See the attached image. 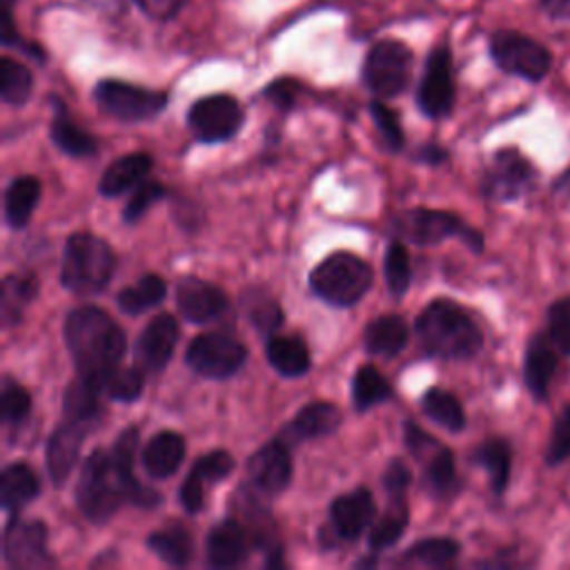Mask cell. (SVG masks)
Here are the masks:
<instances>
[{
    "label": "cell",
    "mask_w": 570,
    "mask_h": 570,
    "mask_svg": "<svg viewBox=\"0 0 570 570\" xmlns=\"http://www.w3.org/2000/svg\"><path fill=\"white\" fill-rule=\"evenodd\" d=\"M252 543L254 537L249 528L243 525L238 519L227 517L218 521L207 534V563L214 568H236L249 557Z\"/></svg>",
    "instance_id": "44dd1931"
},
{
    "label": "cell",
    "mask_w": 570,
    "mask_h": 570,
    "mask_svg": "<svg viewBox=\"0 0 570 570\" xmlns=\"http://www.w3.org/2000/svg\"><path fill=\"white\" fill-rule=\"evenodd\" d=\"M42 185L36 176H18L9 183L4 191V220L9 227L20 229L29 223L38 200H40Z\"/></svg>",
    "instance_id": "1f68e13d"
},
{
    "label": "cell",
    "mask_w": 570,
    "mask_h": 570,
    "mask_svg": "<svg viewBox=\"0 0 570 570\" xmlns=\"http://www.w3.org/2000/svg\"><path fill=\"white\" fill-rule=\"evenodd\" d=\"M62 336L76 374L105 390L107 379L120 367V358L127 350L120 325L105 309L82 305L67 314Z\"/></svg>",
    "instance_id": "6da1fadb"
},
{
    "label": "cell",
    "mask_w": 570,
    "mask_h": 570,
    "mask_svg": "<svg viewBox=\"0 0 570 570\" xmlns=\"http://www.w3.org/2000/svg\"><path fill=\"white\" fill-rule=\"evenodd\" d=\"M178 341V323L171 314H156L138 334L134 356L145 374H158L169 363Z\"/></svg>",
    "instance_id": "e0dca14e"
},
{
    "label": "cell",
    "mask_w": 570,
    "mask_h": 570,
    "mask_svg": "<svg viewBox=\"0 0 570 570\" xmlns=\"http://www.w3.org/2000/svg\"><path fill=\"white\" fill-rule=\"evenodd\" d=\"M370 114H372V120L381 134V138L385 140V145L392 149V151H399L405 142V136H403V129H401V120H399V114L394 109H390L385 102L381 100H372L370 102Z\"/></svg>",
    "instance_id": "681fc988"
},
{
    "label": "cell",
    "mask_w": 570,
    "mask_h": 570,
    "mask_svg": "<svg viewBox=\"0 0 570 570\" xmlns=\"http://www.w3.org/2000/svg\"><path fill=\"white\" fill-rule=\"evenodd\" d=\"M33 89V76L27 65L4 56L0 60V98L11 107H20L29 100Z\"/></svg>",
    "instance_id": "b9f144b4"
},
{
    "label": "cell",
    "mask_w": 570,
    "mask_h": 570,
    "mask_svg": "<svg viewBox=\"0 0 570 570\" xmlns=\"http://www.w3.org/2000/svg\"><path fill=\"white\" fill-rule=\"evenodd\" d=\"M232 470H234V456L225 450H214V452H207V454L198 456L196 463L191 465V470L187 472L180 490H178L180 505L191 514L198 512L205 503L207 485L218 483Z\"/></svg>",
    "instance_id": "7402d4cb"
},
{
    "label": "cell",
    "mask_w": 570,
    "mask_h": 570,
    "mask_svg": "<svg viewBox=\"0 0 570 570\" xmlns=\"http://www.w3.org/2000/svg\"><path fill=\"white\" fill-rule=\"evenodd\" d=\"M392 399V385L387 379L370 363L356 367L352 376V405L356 412H367Z\"/></svg>",
    "instance_id": "ab89813d"
},
{
    "label": "cell",
    "mask_w": 570,
    "mask_h": 570,
    "mask_svg": "<svg viewBox=\"0 0 570 570\" xmlns=\"http://www.w3.org/2000/svg\"><path fill=\"white\" fill-rule=\"evenodd\" d=\"M165 296H167L165 278L158 274H145L129 287L120 289L116 296V303H118L120 312L136 316V314H142V312L160 305L165 301Z\"/></svg>",
    "instance_id": "8d00e7d4"
},
{
    "label": "cell",
    "mask_w": 570,
    "mask_h": 570,
    "mask_svg": "<svg viewBox=\"0 0 570 570\" xmlns=\"http://www.w3.org/2000/svg\"><path fill=\"white\" fill-rule=\"evenodd\" d=\"M559 354L561 352L557 350L548 332L546 334L539 332L528 341L525 356H523V383L537 401L548 399L550 383L559 367Z\"/></svg>",
    "instance_id": "603a6c76"
},
{
    "label": "cell",
    "mask_w": 570,
    "mask_h": 570,
    "mask_svg": "<svg viewBox=\"0 0 570 570\" xmlns=\"http://www.w3.org/2000/svg\"><path fill=\"white\" fill-rule=\"evenodd\" d=\"M0 419L4 428H20L27 416L31 414V396L29 392L13 381L11 376L2 379V390H0Z\"/></svg>",
    "instance_id": "ee69618b"
},
{
    "label": "cell",
    "mask_w": 570,
    "mask_h": 570,
    "mask_svg": "<svg viewBox=\"0 0 570 570\" xmlns=\"http://www.w3.org/2000/svg\"><path fill=\"white\" fill-rule=\"evenodd\" d=\"M383 274H385V283L392 296H403L410 287V278H412V269H410V256L407 249L401 240H392L385 249V258H383Z\"/></svg>",
    "instance_id": "f6af8a7d"
},
{
    "label": "cell",
    "mask_w": 570,
    "mask_h": 570,
    "mask_svg": "<svg viewBox=\"0 0 570 570\" xmlns=\"http://www.w3.org/2000/svg\"><path fill=\"white\" fill-rule=\"evenodd\" d=\"M370 285V265L352 252H334L309 272L312 292L334 307H350L358 303Z\"/></svg>",
    "instance_id": "5b68a950"
},
{
    "label": "cell",
    "mask_w": 570,
    "mask_h": 570,
    "mask_svg": "<svg viewBox=\"0 0 570 570\" xmlns=\"http://www.w3.org/2000/svg\"><path fill=\"white\" fill-rule=\"evenodd\" d=\"M537 183V171L530 160L514 147L499 149L481 180V191L485 198L497 203H512L525 196Z\"/></svg>",
    "instance_id": "8fae6325"
},
{
    "label": "cell",
    "mask_w": 570,
    "mask_h": 570,
    "mask_svg": "<svg viewBox=\"0 0 570 570\" xmlns=\"http://www.w3.org/2000/svg\"><path fill=\"white\" fill-rule=\"evenodd\" d=\"M445 158H448V151L441 149V147H436V145H425V147L419 151V160H423V163L436 165V163H443Z\"/></svg>",
    "instance_id": "6f0895ef"
},
{
    "label": "cell",
    "mask_w": 570,
    "mask_h": 570,
    "mask_svg": "<svg viewBox=\"0 0 570 570\" xmlns=\"http://www.w3.org/2000/svg\"><path fill=\"white\" fill-rule=\"evenodd\" d=\"M94 100L102 114L120 122H142L158 116L167 105V94L138 87L125 80L105 78L94 87Z\"/></svg>",
    "instance_id": "9c48e42d"
},
{
    "label": "cell",
    "mask_w": 570,
    "mask_h": 570,
    "mask_svg": "<svg viewBox=\"0 0 570 570\" xmlns=\"http://www.w3.org/2000/svg\"><path fill=\"white\" fill-rule=\"evenodd\" d=\"M394 234L414 245H436L445 238L463 240L472 252L483 249V236L465 225L456 214L443 209L414 207L394 218Z\"/></svg>",
    "instance_id": "8992f818"
},
{
    "label": "cell",
    "mask_w": 570,
    "mask_h": 570,
    "mask_svg": "<svg viewBox=\"0 0 570 570\" xmlns=\"http://www.w3.org/2000/svg\"><path fill=\"white\" fill-rule=\"evenodd\" d=\"M140 443V434L136 428H127L118 434V439L114 441L109 454L118 474V481L127 494V501L138 505V508H156L163 501V494H158L156 490L142 485L136 474H134V456Z\"/></svg>",
    "instance_id": "ffe728a7"
},
{
    "label": "cell",
    "mask_w": 570,
    "mask_h": 570,
    "mask_svg": "<svg viewBox=\"0 0 570 570\" xmlns=\"http://www.w3.org/2000/svg\"><path fill=\"white\" fill-rule=\"evenodd\" d=\"M122 503L129 501L118 481L111 454L105 450H94L85 459L76 483L78 510L87 521L105 523L120 510Z\"/></svg>",
    "instance_id": "277c9868"
},
{
    "label": "cell",
    "mask_w": 570,
    "mask_h": 570,
    "mask_svg": "<svg viewBox=\"0 0 570 570\" xmlns=\"http://www.w3.org/2000/svg\"><path fill=\"white\" fill-rule=\"evenodd\" d=\"M147 548L167 566L183 568L191 559L194 539L183 523H169L147 537Z\"/></svg>",
    "instance_id": "4dcf8cb0"
},
{
    "label": "cell",
    "mask_w": 570,
    "mask_h": 570,
    "mask_svg": "<svg viewBox=\"0 0 570 570\" xmlns=\"http://www.w3.org/2000/svg\"><path fill=\"white\" fill-rule=\"evenodd\" d=\"M289 448L281 436L267 441L261 445L249 459H247V476L252 488L272 499L281 494L289 481H292V454Z\"/></svg>",
    "instance_id": "2e32d148"
},
{
    "label": "cell",
    "mask_w": 570,
    "mask_h": 570,
    "mask_svg": "<svg viewBox=\"0 0 570 570\" xmlns=\"http://www.w3.org/2000/svg\"><path fill=\"white\" fill-rule=\"evenodd\" d=\"M40 492L38 474L22 461L9 463L0 472V505L11 517L31 503Z\"/></svg>",
    "instance_id": "4316f807"
},
{
    "label": "cell",
    "mask_w": 570,
    "mask_h": 570,
    "mask_svg": "<svg viewBox=\"0 0 570 570\" xmlns=\"http://www.w3.org/2000/svg\"><path fill=\"white\" fill-rule=\"evenodd\" d=\"M410 481H412L410 468L401 459L390 461V465H387V470L383 474V488H385L387 497L405 494V490L410 488Z\"/></svg>",
    "instance_id": "f5cc1de1"
},
{
    "label": "cell",
    "mask_w": 570,
    "mask_h": 570,
    "mask_svg": "<svg viewBox=\"0 0 570 570\" xmlns=\"http://www.w3.org/2000/svg\"><path fill=\"white\" fill-rule=\"evenodd\" d=\"M454 71L452 51L448 45L434 47L423 67V76L416 89V105L428 118H445L454 107Z\"/></svg>",
    "instance_id": "4fadbf2b"
},
{
    "label": "cell",
    "mask_w": 570,
    "mask_h": 570,
    "mask_svg": "<svg viewBox=\"0 0 570 570\" xmlns=\"http://www.w3.org/2000/svg\"><path fill=\"white\" fill-rule=\"evenodd\" d=\"M421 407L425 412L428 419H432L436 425L450 430V432H459L465 428V412L461 401L441 387H430L423 396H421Z\"/></svg>",
    "instance_id": "60d3db41"
},
{
    "label": "cell",
    "mask_w": 570,
    "mask_h": 570,
    "mask_svg": "<svg viewBox=\"0 0 570 570\" xmlns=\"http://www.w3.org/2000/svg\"><path fill=\"white\" fill-rule=\"evenodd\" d=\"M2 552L9 568L33 570L53 563L47 550V525L38 519H20L11 514L4 525Z\"/></svg>",
    "instance_id": "9a60e30c"
},
{
    "label": "cell",
    "mask_w": 570,
    "mask_h": 570,
    "mask_svg": "<svg viewBox=\"0 0 570 570\" xmlns=\"http://www.w3.org/2000/svg\"><path fill=\"white\" fill-rule=\"evenodd\" d=\"M183 459H185V439L171 430H163L154 434L140 452L142 468L154 479L171 476L180 468Z\"/></svg>",
    "instance_id": "484cf974"
},
{
    "label": "cell",
    "mask_w": 570,
    "mask_h": 570,
    "mask_svg": "<svg viewBox=\"0 0 570 570\" xmlns=\"http://www.w3.org/2000/svg\"><path fill=\"white\" fill-rule=\"evenodd\" d=\"M267 363L287 379L303 376L309 370V350L298 336H272L265 345Z\"/></svg>",
    "instance_id": "f546056e"
},
{
    "label": "cell",
    "mask_w": 570,
    "mask_h": 570,
    "mask_svg": "<svg viewBox=\"0 0 570 570\" xmlns=\"http://www.w3.org/2000/svg\"><path fill=\"white\" fill-rule=\"evenodd\" d=\"M301 82L296 80V78H287V76H283V78H276V80H272L267 87H265V98L276 107V109H281V111H289L294 105H296V100H298V96H301Z\"/></svg>",
    "instance_id": "816d5d0a"
},
{
    "label": "cell",
    "mask_w": 570,
    "mask_h": 570,
    "mask_svg": "<svg viewBox=\"0 0 570 570\" xmlns=\"http://www.w3.org/2000/svg\"><path fill=\"white\" fill-rule=\"evenodd\" d=\"M142 385H145V372L138 365H134V367H118L107 379L105 394L109 399H114V401L129 403V401H136L142 394Z\"/></svg>",
    "instance_id": "bcb514c9"
},
{
    "label": "cell",
    "mask_w": 570,
    "mask_h": 570,
    "mask_svg": "<svg viewBox=\"0 0 570 570\" xmlns=\"http://www.w3.org/2000/svg\"><path fill=\"white\" fill-rule=\"evenodd\" d=\"M407 521H410V510L405 503V494L390 497L385 512L370 528V537H367L370 550L381 552V550L394 546L401 539V534L405 532Z\"/></svg>",
    "instance_id": "d590c367"
},
{
    "label": "cell",
    "mask_w": 570,
    "mask_h": 570,
    "mask_svg": "<svg viewBox=\"0 0 570 570\" xmlns=\"http://www.w3.org/2000/svg\"><path fill=\"white\" fill-rule=\"evenodd\" d=\"M176 307L185 321L203 325L223 316L229 307V298L214 283L196 276H183L176 285Z\"/></svg>",
    "instance_id": "ac0fdd59"
},
{
    "label": "cell",
    "mask_w": 570,
    "mask_h": 570,
    "mask_svg": "<svg viewBox=\"0 0 570 570\" xmlns=\"http://www.w3.org/2000/svg\"><path fill=\"white\" fill-rule=\"evenodd\" d=\"M412 73V51L401 40H379L365 53L361 78L363 85L379 98L399 96Z\"/></svg>",
    "instance_id": "ba28073f"
},
{
    "label": "cell",
    "mask_w": 570,
    "mask_h": 570,
    "mask_svg": "<svg viewBox=\"0 0 570 570\" xmlns=\"http://www.w3.org/2000/svg\"><path fill=\"white\" fill-rule=\"evenodd\" d=\"M116 269V254L107 240L89 232H76L62 249L60 281L78 296L100 294Z\"/></svg>",
    "instance_id": "3957f363"
},
{
    "label": "cell",
    "mask_w": 570,
    "mask_h": 570,
    "mask_svg": "<svg viewBox=\"0 0 570 570\" xmlns=\"http://www.w3.org/2000/svg\"><path fill=\"white\" fill-rule=\"evenodd\" d=\"M165 196V187L156 180H142L136 191L129 196L127 205L122 207V220L134 225L136 220H140L149 207H154L160 198Z\"/></svg>",
    "instance_id": "f907efd6"
},
{
    "label": "cell",
    "mask_w": 570,
    "mask_h": 570,
    "mask_svg": "<svg viewBox=\"0 0 570 570\" xmlns=\"http://www.w3.org/2000/svg\"><path fill=\"white\" fill-rule=\"evenodd\" d=\"M187 125L200 142H223L240 129L243 109L229 94L203 96L189 107Z\"/></svg>",
    "instance_id": "5bb4252c"
},
{
    "label": "cell",
    "mask_w": 570,
    "mask_h": 570,
    "mask_svg": "<svg viewBox=\"0 0 570 570\" xmlns=\"http://www.w3.org/2000/svg\"><path fill=\"white\" fill-rule=\"evenodd\" d=\"M548 334L563 356H570V296L557 298L548 307Z\"/></svg>",
    "instance_id": "c3c4849f"
},
{
    "label": "cell",
    "mask_w": 570,
    "mask_h": 570,
    "mask_svg": "<svg viewBox=\"0 0 570 570\" xmlns=\"http://www.w3.org/2000/svg\"><path fill=\"white\" fill-rule=\"evenodd\" d=\"M552 191H554L557 196L570 198V167H568V169H563V171L554 178V183H552Z\"/></svg>",
    "instance_id": "680465c9"
},
{
    "label": "cell",
    "mask_w": 570,
    "mask_h": 570,
    "mask_svg": "<svg viewBox=\"0 0 570 570\" xmlns=\"http://www.w3.org/2000/svg\"><path fill=\"white\" fill-rule=\"evenodd\" d=\"M403 436H405L407 450H410L412 454H416V456H421L423 452H428V450H432V448L439 445L436 439H432L428 432H423V430H421L416 423H412V421L405 423Z\"/></svg>",
    "instance_id": "db71d44e"
},
{
    "label": "cell",
    "mask_w": 570,
    "mask_h": 570,
    "mask_svg": "<svg viewBox=\"0 0 570 570\" xmlns=\"http://www.w3.org/2000/svg\"><path fill=\"white\" fill-rule=\"evenodd\" d=\"M140 11L151 16L154 20H169L174 18L185 0H134Z\"/></svg>",
    "instance_id": "11a10c76"
},
{
    "label": "cell",
    "mask_w": 570,
    "mask_h": 570,
    "mask_svg": "<svg viewBox=\"0 0 570 570\" xmlns=\"http://www.w3.org/2000/svg\"><path fill=\"white\" fill-rule=\"evenodd\" d=\"M89 430H91L89 423L73 421V419L65 416L62 423L51 432V436L47 441L45 459H47L49 479H51V483L56 488L65 485V481L69 479L71 470L76 468L82 441H85Z\"/></svg>",
    "instance_id": "d6986e66"
},
{
    "label": "cell",
    "mask_w": 570,
    "mask_h": 570,
    "mask_svg": "<svg viewBox=\"0 0 570 570\" xmlns=\"http://www.w3.org/2000/svg\"><path fill=\"white\" fill-rule=\"evenodd\" d=\"M245 361L247 347L236 336L225 332L198 334L185 352V363L194 374L216 381L234 376Z\"/></svg>",
    "instance_id": "30bf717a"
},
{
    "label": "cell",
    "mask_w": 570,
    "mask_h": 570,
    "mask_svg": "<svg viewBox=\"0 0 570 570\" xmlns=\"http://www.w3.org/2000/svg\"><path fill=\"white\" fill-rule=\"evenodd\" d=\"M100 392H105V390L100 385H96L94 381L76 376L67 385L65 396H62L65 416L94 425L96 419L100 416Z\"/></svg>",
    "instance_id": "74e56055"
},
{
    "label": "cell",
    "mask_w": 570,
    "mask_h": 570,
    "mask_svg": "<svg viewBox=\"0 0 570 570\" xmlns=\"http://www.w3.org/2000/svg\"><path fill=\"white\" fill-rule=\"evenodd\" d=\"M410 332L399 314H383L372 318L363 332V345L367 354L392 358L407 345Z\"/></svg>",
    "instance_id": "83f0119b"
},
{
    "label": "cell",
    "mask_w": 570,
    "mask_h": 570,
    "mask_svg": "<svg viewBox=\"0 0 570 570\" xmlns=\"http://www.w3.org/2000/svg\"><path fill=\"white\" fill-rule=\"evenodd\" d=\"M243 309L261 334H274L283 325L281 305L263 289L243 292Z\"/></svg>",
    "instance_id": "7bdbcfd3"
},
{
    "label": "cell",
    "mask_w": 570,
    "mask_h": 570,
    "mask_svg": "<svg viewBox=\"0 0 570 570\" xmlns=\"http://www.w3.org/2000/svg\"><path fill=\"white\" fill-rule=\"evenodd\" d=\"M423 485L436 499H450L461 490V481L456 476L454 454L445 445H436L430 459L423 465Z\"/></svg>",
    "instance_id": "d6a6232c"
},
{
    "label": "cell",
    "mask_w": 570,
    "mask_h": 570,
    "mask_svg": "<svg viewBox=\"0 0 570 570\" xmlns=\"http://www.w3.org/2000/svg\"><path fill=\"white\" fill-rule=\"evenodd\" d=\"M419 343L432 356L461 361L472 358L483 347V334L472 316L450 298L428 303L414 323Z\"/></svg>",
    "instance_id": "7a4b0ae2"
},
{
    "label": "cell",
    "mask_w": 570,
    "mask_h": 570,
    "mask_svg": "<svg viewBox=\"0 0 570 570\" xmlns=\"http://www.w3.org/2000/svg\"><path fill=\"white\" fill-rule=\"evenodd\" d=\"M0 289V316L9 327L20 323L24 307L38 296V278L33 274H7Z\"/></svg>",
    "instance_id": "e575fe53"
},
{
    "label": "cell",
    "mask_w": 570,
    "mask_h": 570,
    "mask_svg": "<svg viewBox=\"0 0 570 570\" xmlns=\"http://www.w3.org/2000/svg\"><path fill=\"white\" fill-rule=\"evenodd\" d=\"M376 517V503L367 488H356L341 494L330 505V523L321 530L318 539L323 546H336L356 541L367 528H372Z\"/></svg>",
    "instance_id": "7c38bea8"
},
{
    "label": "cell",
    "mask_w": 570,
    "mask_h": 570,
    "mask_svg": "<svg viewBox=\"0 0 570 570\" xmlns=\"http://www.w3.org/2000/svg\"><path fill=\"white\" fill-rule=\"evenodd\" d=\"M461 552L459 541L450 537H432V539H421L414 546H410L396 563L401 566H428V568H443L450 566Z\"/></svg>",
    "instance_id": "f35d334b"
},
{
    "label": "cell",
    "mask_w": 570,
    "mask_h": 570,
    "mask_svg": "<svg viewBox=\"0 0 570 570\" xmlns=\"http://www.w3.org/2000/svg\"><path fill=\"white\" fill-rule=\"evenodd\" d=\"M543 459L550 468L561 465L566 459H570V405H566L557 414Z\"/></svg>",
    "instance_id": "7dc6e473"
},
{
    "label": "cell",
    "mask_w": 570,
    "mask_h": 570,
    "mask_svg": "<svg viewBox=\"0 0 570 570\" xmlns=\"http://www.w3.org/2000/svg\"><path fill=\"white\" fill-rule=\"evenodd\" d=\"M539 9L552 20H570V0H539Z\"/></svg>",
    "instance_id": "9f6ffc18"
},
{
    "label": "cell",
    "mask_w": 570,
    "mask_h": 570,
    "mask_svg": "<svg viewBox=\"0 0 570 570\" xmlns=\"http://www.w3.org/2000/svg\"><path fill=\"white\" fill-rule=\"evenodd\" d=\"M472 461L481 465L490 476V488L494 494H503L512 470V448L505 439H485L472 454Z\"/></svg>",
    "instance_id": "836d02e7"
},
{
    "label": "cell",
    "mask_w": 570,
    "mask_h": 570,
    "mask_svg": "<svg viewBox=\"0 0 570 570\" xmlns=\"http://www.w3.org/2000/svg\"><path fill=\"white\" fill-rule=\"evenodd\" d=\"M356 566H376V559H374V557H370V559H361V561H356Z\"/></svg>",
    "instance_id": "91938a15"
},
{
    "label": "cell",
    "mask_w": 570,
    "mask_h": 570,
    "mask_svg": "<svg viewBox=\"0 0 570 570\" xmlns=\"http://www.w3.org/2000/svg\"><path fill=\"white\" fill-rule=\"evenodd\" d=\"M151 165L154 160L147 151H134L116 158L100 176V183H98L100 196L116 198L129 191L131 187H138L142 180H147Z\"/></svg>",
    "instance_id": "d4e9b609"
},
{
    "label": "cell",
    "mask_w": 570,
    "mask_h": 570,
    "mask_svg": "<svg viewBox=\"0 0 570 570\" xmlns=\"http://www.w3.org/2000/svg\"><path fill=\"white\" fill-rule=\"evenodd\" d=\"M56 105V114H53V120H51V127H49V136H51V142L67 156L71 158H89L96 154V138L85 131L80 125H76L65 105L53 98L51 100Z\"/></svg>",
    "instance_id": "f1b7e54d"
},
{
    "label": "cell",
    "mask_w": 570,
    "mask_h": 570,
    "mask_svg": "<svg viewBox=\"0 0 570 570\" xmlns=\"http://www.w3.org/2000/svg\"><path fill=\"white\" fill-rule=\"evenodd\" d=\"M488 49L501 71L528 82H541L552 67L550 49L514 29H497L490 36Z\"/></svg>",
    "instance_id": "52a82bcc"
},
{
    "label": "cell",
    "mask_w": 570,
    "mask_h": 570,
    "mask_svg": "<svg viewBox=\"0 0 570 570\" xmlns=\"http://www.w3.org/2000/svg\"><path fill=\"white\" fill-rule=\"evenodd\" d=\"M341 423V412L330 401H312L303 405L294 419L278 434L287 445H296L301 441L318 439L334 432Z\"/></svg>",
    "instance_id": "cb8c5ba5"
}]
</instances>
